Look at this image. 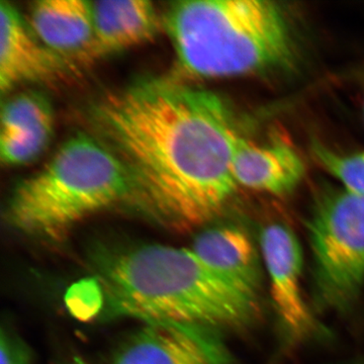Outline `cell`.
Listing matches in <instances>:
<instances>
[{"label": "cell", "mask_w": 364, "mask_h": 364, "mask_svg": "<svg viewBox=\"0 0 364 364\" xmlns=\"http://www.w3.org/2000/svg\"><path fill=\"white\" fill-rule=\"evenodd\" d=\"M111 364H232L215 330L148 322L124 340Z\"/></svg>", "instance_id": "7"}, {"label": "cell", "mask_w": 364, "mask_h": 364, "mask_svg": "<svg viewBox=\"0 0 364 364\" xmlns=\"http://www.w3.org/2000/svg\"><path fill=\"white\" fill-rule=\"evenodd\" d=\"M176 77L267 73L293 64L296 47L284 11L267 0H184L166 18Z\"/></svg>", "instance_id": "3"}, {"label": "cell", "mask_w": 364, "mask_h": 364, "mask_svg": "<svg viewBox=\"0 0 364 364\" xmlns=\"http://www.w3.org/2000/svg\"><path fill=\"white\" fill-rule=\"evenodd\" d=\"M232 167L237 186L273 196L291 193L306 174L303 159L286 144L255 145L241 136Z\"/></svg>", "instance_id": "11"}, {"label": "cell", "mask_w": 364, "mask_h": 364, "mask_svg": "<svg viewBox=\"0 0 364 364\" xmlns=\"http://www.w3.org/2000/svg\"><path fill=\"white\" fill-rule=\"evenodd\" d=\"M93 117L130 172L134 198L167 226L208 224L234 196L240 135L215 93L174 75L146 78L102 98Z\"/></svg>", "instance_id": "1"}, {"label": "cell", "mask_w": 364, "mask_h": 364, "mask_svg": "<svg viewBox=\"0 0 364 364\" xmlns=\"http://www.w3.org/2000/svg\"><path fill=\"white\" fill-rule=\"evenodd\" d=\"M90 265L116 315L218 331L252 324L258 298L191 249L161 244L95 246Z\"/></svg>", "instance_id": "2"}, {"label": "cell", "mask_w": 364, "mask_h": 364, "mask_svg": "<svg viewBox=\"0 0 364 364\" xmlns=\"http://www.w3.org/2000/svg\"><path fill=\"white\" fill-rule=\"evenodd\" d=\"M54 117L49 100L38 92L14 95L2 107L1 133H18L53 126Z\"/></svg>", "instance_id": "13"}, {"label": "cell", "mask_w": 364, "mask_h": 364, "mask_svg": "<svg viewBox=\"0 0 364 364\" xmlns=\"http://www.w3.org/2000/svg\"><path fill=\"white\" fill-rule=\"evenodd\" d=\"M53 126L37 130L0 134V157L9 166H18L36 159L51 139Z\"/></svg>", "instance_id": "15"}, {"label": "cell", "mask_w": 364, "mask_h": 364, "mask_svg": "<svg viewBox=\"0 0 364 364\" xmlns=\"http://www.w3.org/2000/svg\"><path fill=\"white\" fill-rule=\"evenodd\" d=\"M191 250L242 291L258 298L264 264L247 232L232 225L208 228L196 237Z\"/></svg>", "instance_id": "10"}, {"label": "cell", "mask_w": 364, "mask_h": 364, "mask_svg": "<svg viewBox=\"0 0 364 364\" xmlns=\"http://www.w3.org/2000/svg\"><path fill=\"white\" fill-rule=\"evenodd\" d=\"M134 196L130 172L116 153L78 134L39 172L16 186L6 219L21 233L59 239L85 218Z\"/></svg>", "instance_id": "4"}, {"label": "cell", "mask_w": 364, "mask_h": 364, "mask_svg": "<svg viewBox=\"0 0 364 364\" xmlns=\"http://www.w3.org/2000/svg\"><path fill=\"white\" fill-rule=\"evenodd\" d=\"M69 364H90V363H86V361L83 360L82 358H73V360H72L71 363Z\"/></svg>", "instance_id": "17"}, {"label": "cell", "mask_w": 364, "mask_h": 364, "mask_svg": "<svg viewBox=\"0 0 364 364\" xmlns=\"http://www.w3.org/2000/svg\"><path fill=\"white\" fill-rule=\"evenodd\" d=\"M0 351L1 364L32 363V351L30 347L6 326L1 328Z\"/></svg>", "instance_id": "16"}, {"label": "cell", "mask_w": 364, "mask_h": 364, "mask_svg": "<svg viewBox=\"0 0 364 364\" xmlns=\"http://www.w3.org/2000/svg\"><path fill=\"white\" fill-rule=\"evenodd\" d=\"M353 364H364V360L359 361V363H353Z\"/></svg>", "instance_id": "18"}, {"label": "cell", "mask_w": 364, "mask_h": 364, "mask_svg": "<svg viewBox=\"0 0 364 364\" xmlns=\"http://www.w3.org/2000/svg\"><path fill=\"white\" fill-rule=\"evenodd\" d=\"M306 229L318 304L348 310L364 289V196L343 188L323 193Z\"/></svg>", "instance_id": "5"}, {"label": "cell", "mask_w": 364, "mask_h": 364, "mask_svg": "<svg viewBox=\"0 0 364 364\" xmlns=\"http://www.w3.org/2000/svg\"><path fill=\"white\" fill-rule=\"evenodd\" d=\"M91 11L93 60L143 44L159 30L157 9L147 0L91 1Z\"/></svg>", "instance_id": "12"}, {"label": "cell", "mask_w": 364, "mask_h": 364, "mask_svg": "<svg viewBox=\"0 0 364 364\" xmlns=\"http://www.w3.org/2000/svg\"><path fill=\"white\" fill-rule=\"evenodd\" d=\"M30 26L51 51L76 66L93 61L91 1L39 0L30 9Z\"/></svg>", "instance_id": "9"}, {"label": "cell", "mask_w": 364, "mask_h": 364, "mask_svg": "<svg viewBox=\"0 0 364 364\" xmlns=\"http://www.w3.org/2000/svg\"><path fill=\"white\" fill-rule=\"evenodd\" d=\"M313 153L323 168L341 182L345 191L364 196V151L342 155L315 142Z\"/></svg>", "instance_id": "14"}, {"label": "cell", "mask_w": 364, "mask_h": 364, "mask_svg": "<svg viewBox=\"0 0 364 364\" xmlns=\"http://www.w3.org/2000/svg\"><path fill=\"white\" fill-rule=\"evenodd\" d=\"M77 66L46 47L11 2H0V90L63 80Z\"/></svg>", "instance_id": "8"}, {"label": "cell", "mask_w": 364, "mask_h": 364, "mask_svg": "<svg viewBox=\"0 0 364 364\" xmlns=\"http://www.w3.org/2000/svg\"><path fill=\"white\" fill-rule=\"evenodd\" d=\"M259 246L270 294L284 338L299 344L323 331L304 296L303 249L293 230L279 223L263 228Z\"/></svg>", "instance_id": "6"}]
</instances>
